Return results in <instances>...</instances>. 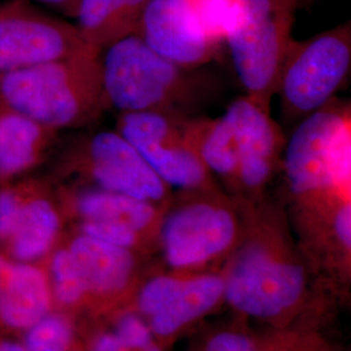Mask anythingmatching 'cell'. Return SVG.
<instances>
[{"mask_svg":"<svg viewBox=\"0 0 351 351\" xmlns=\"http://www.w3.org/2000/svg\"><path fill=\"white\" fill-rule=\"evenodd\" d=\"M280 172L301 206L350 199V103L333 98L300 121L285 142Z\"/></svg>","mask_w":351,"mask_h":351,"instance_id":"obj_3","label":"cell"},{"mask_svg":"<svg viewBox=\"0 0 351 351\" xmlns=\"http://www.w3.org/2000/svg\"><path fill=\"white\" fill-rule=\"evenodd\" d=\"M188 194L163 211L156 236L167 263L177 269L194 268L224 255L241 236L237 211L216 188Z\"/></svg>","mask_w":351,"mask_h":351,"instance_id":"obj_7","label":"cell"},{"mask_svg":"<svg viewBox=\"0 0 351 351\" xmlns=\"http://www.w3.org/2000/svg\"><path fill=\"white\" fill-rule=\"evenodd\" d=\"M101 71L107 104L119 113L193 116L211 91L210 82L197 69L164 59L137 34L103 49Z\"/></svg>","mask_w":351,"mask_h":351,"instance_id":"obj_2","label":"cell"},{"mask_svg":"<svg viewBox=\"0 0 351 351\" xmlns=\"http://www.w3.org/2000/svg\"><path fill=\"white\" fill-rule=\"evenodd\" d=\"M297 1H298V0H297Z\"/></svg>","mask_w":351,"mask_h":351,"instance_id":"obj_30","label":"cell"},{"mask_svg":"<svg viewBox=\"0 0 351 351\" xmlns=\"http://www.w3.org/2000/svg\"><path fill=\"white\" fill-rule=\"evenodd\" d=\"M50 294L45 275L32 265H10L0 285V316L8 326L29 328L46 317Z\"/></svg>","mask_w":351,"mask_h":351,"instance_id":"obj_19","label":"cell"},{"mask_svg":"<svg viewBox=\"0 0 351 351\" xmlns=\"http://www.w3.org/2000/svg\"><path fill=\"white\" fill-rule=\"evenodd\" d=\"M71 336V328L65 319L60 316L43 317L32 328L26 351H66Z\"/></svg>","mask_w":351,"mask_h":351,"instance_id":"obj_23","label":"cell"},{"mask_svg":"<svg viewBox=\"0 0 351 351\" xmlns=\"http://www.w3.org/2000/svg\"><path fill=\"white\" fill-rule=\"evenodd\" d=\"M350 65V24L307 40H293L277 82L284 120L298 124L332 101L346 81Z\"/></svg>","mask_w":351,"mask_h":351,"instance_id":"obj_6","label":"cell"},{"mask_svg":"<svg viewBox=\"0 0 351 351\" xmlns=\"http://www.w3.org/2000/svg\"><path fill=\"white\" fill-rule=\"evenodd\" d=\"M184 117L165 112L120 113L116 130L168 188L181 191L216 188L213 176L188 141Z\"/></svg>","mask_w":351,"mask_h":351,"instance_id":"obj_9","label":"cell"},{"mask_svg":"<svg viewBox=\"0 0 351 351\" xmlns=\"http://www.w3.org/2000/svg\"><path fill=\"white\" fill-rule=\"evenodd\" d=\"M297 0H234L226 45L245 95L271 111L278 75L293 43Z\"/></svg>","mask_w":351,"mask_h":351,"instance_id":"obj_4","label":"cell"},{"mask_svg":"<svg viewBox=\"0 0 351 351\" xmlns=\"http://www.w3.org/2000/svg\"><path fill=\"white\" fill-rule=\"evenodd\" d=\"M51 269L58 300L66 304L78 301L88 290L68 249L53 254Z\"/></svg>","mask_w":351,"mask_h":351,"instance_id":"obj_21","label":"cell"},{"mask_svg":"<svg viewBox=\"0 0 351 351\" xmlns=\"http://www.w3.org/2000/svg\"><path fill=\"white\" fill-rule=\"evenodd\" d=\"M91 351H162L155 341L150 345H138L119 337L114 332L104 333L95 339Z\"/></svg>","mask_w":351,"mask_h":351,"instance_id":"obj_25","label":"cell"},{"mask_svg":"<svg viewBox=\"0 0 351 351\" xmlns=\"http://www.w3.org/2000/svg\"><path fill=\"white\" fill-rule=\"evenodd\" d=\"M254 224L224 278V297L241 313L268 319L301 300L306 274L301 264L287 258L282 234L272 221L255 219Z\"/></svg>","mask_w":351,"mask_h":351,"instance_id":"obj_5","label":"cell"},{"mask_svg":"<svg viewBox=\"0 0 351 351\" xmlns=\"http://www.w3.org/2000/svg\"><path fill=\"white\" fill-rule=\"evenodd\" d=\"M224 116L232 126L237 147L234 190L252 201L280 172L287 138L271 111L246 95L232 101Z\"/></svg>","mask_w":351,"mask_h":351,"instance_id":"obj_11","label":"cell"},{"mask_svg":"<svg viewBox=\"0 0 351 351\" xmlns=\"http://www.w3.org/2000/svg\"><path fill=\"white\" fill-rule=\"evenodd\" d=\"M206 351H252V345L242 333L221 332L208 341Z\"/></svg>","mask_w":351,"mask_h":351,"instance_id":"obj_26","label":"cell"},{"mask_svg":"<svg viewBox=\"0 0 351 351\" xmlns=\"http://www.w3.org/2000/svg\"><path fill=\"white\" fill-rule=\"evenodd\" d=\"M8 268H10V264L7 263L5 259L0 255V285H1L3 280H4V277H5Z\"/></svg>","mask_w":351,"mask_h":351,"instance_id":"obj_29","label":"cell"},{"mask_svg":"<svg viewBox=\"0 0 351 351\" xmlns=\"http://www.w3.org/2000/svg\"><path fill=\"white\" fill-rule=\"evenodd\" d=\"M234 0H191L203 32L216 46L226 45V34Z\"/></svg>","mask_w":351,"mask_h":351,"instance_id":"obj_22","label":"cell"},{"mask_svg":"<svg viewBox=\"0 0 351 351\" xmlns=\"http://www.w3.org/2000/svg\"><path fill=\"white\" fill-rule=\"evenodd\" d=\"M88 50L97 49L75 24L42 12L27 0L0 4V75Z\"/></svg>","mask_w":351,"mask_h":351,"instance_id":"obj_10","label":"cell"},{"mask_svg":"<svg viewBox=\"0 0 351 351\" xmlns=\"http://www.w3.org/2000/svg\"><path fill=\"white\" fill-rule=\"evenodd\" d=\"M69 173L82 176L95 188L162 206L169 190L117 130H103L78 139L60 163Z\"/></svg>","mask_w":351,"mask_h":351,"instance_id":"obj_8","label":"cell"},{"mask_svg":"<svg viewBox=\"0 0 351 351\" xmlns=\"http://www.w3.org/2000/svg\"><path fill=\"white\" fill-rule=\"evenodd\" d=\"M184 129L190 145L207 171L234 190L237 177V147L226 116L217 119L185 116Z\"/></svg>","mask_w":351,"mask_h":351,"instance_id":"obj_20","label":"cell"},{"mask_svg":"<svg viewBox=\"0 0 351 351\" xmlns=\"http://www.w3.org/2000/svg\"><path fill=\"white\" fill-rule=\"evenodd\" d=\"M86 290L113 293L124 288L134 269L133 250L78 233L66 246Z\"/></svg>","mask_w":351,"mask_h":351,"instance_id":"obj_16","label":"cell"},{"mask_svg":"<svg viewBox=\"0 0 351 351\" xmlns=\"http://www.w3.org/2000/svg\"><path fill=\"white\" fill-rule=\"evenodd\" d=\"M150 0H80L75 26L88 46L101 51L121 38L136 34Z\"/></svg>","mask_w":351,"mask_h":351,"instance_id":"obj_18","label":"cell"},{"mask_svg":"<svg viewBox=\"0 0 351 351\" xmlns=\"http://www.w3.org/2000/svg\"><path fill=\"white\" fill-rule=\"evenodd\" d=\"M136 34L164 59L190 69L211 63L221 49L203 32L191 0H150Z\"/></svg>","mask_w":351,"mask_h":351,"instance_id":"obj_12","label":"cell"},{"mask_svg":"<svg viewBox=\"0 0 351 351\" xmlns=\"http://www.w3.org/2000/svg\"><path fill=\"white\" fill-rule=\"evenodd\" d=\"M60 228L62 217L52 201L23 188L19 213L5 243L17 259L36 261L50 251Z\"/></svg>","mask_w":351,"mask_h":351,"instance_id":"obj_17","label":"cell"},{"mask_svg":"<svg viewBox=\"0 0 351 351\" xmlns=\"http://www.w3.org/2000/svg\"><path fill=\"white\" fill-rule=\"evenodd\" d=\"M221 297H224L223 277L159 276L141 290L138 306L149 319L152 333L167 337L211 311Z\"/></svg>","mask_w":351,"mask_h":351,"instance_id":"obj_13","label":"cell"},{"mask_svg":"<svg viewBox=\"0 0 351 351\" xmlns=\"http://www.w3.org/2000/svg\"><path fill=\"white\" fill-rule=\"evenodd\" d=\"M72 207L82 221L130 228L145 237L158 236L160 206L103 189H82L72 194Z\"/></svg>","mask_w":351,"mask_h":351,"instance_id":"obj_14","label":"cell"},{"mask_svg":"<svg viewBox=\"0 0 351 351\" xmlns=\"http://www.w3.org/2000/svg\"><path fill=\"white\" fill-rule=\"evenodd\" d=\"M0 106L55 132L88 125L110 110L101 84V51L0 75Z\"/></svg>","mask_w":351,"mask_h":351,"instance_id":"obj_1","label":"cell"},{"mask_svg":"<svg viewBox=\"0 0 351 351\" xmlns=\"http://www.w3.org/2000/svg\"><path fill=\"white\" fill-rule=\"evenodd\" d=\"M34 1L75 17V10L80 0H34Z\"/></svg>","mask_w":351,"mask_h":351,"instance_id":"obj_27","label":"cell"},{"mask_svg":"<svg viewBox=\"0 0 351 351\" xmlns=\"http://www.w3.org/2000/svg\"><path fill=\"white\" fill-rule=\"evenodd\" d=\"M80 233L130 250H133L145 239H147V237L130 228L94 221H82L80 224Z\"/></svg>","mask_w":351,"mask_h":351,"instance_id":"obj_24","label":"cell"},{"mask_svg":"<svg viewBox=\"0 0 351 351\" xmlns=\"http://www.w3.org/2000/svg\"><path fill=\"white\" fill-rule=\"evenodd\" d=\"M0 351H25L20 345L13 342H3L0 345Z\"/></svg>","mask_w":351,"mask_h":351,"instance_id":"obj_28","label":"cell"},{"mask_svg":"<svg viewBox=\"0 0 351 351\" xmlns=\"http://www.w3.org/2000/svg\"><path fill=\"white\" fill-rule=\"evenodd\" d=\"M56 136L58 132L0 106V182L42 163Z\"/></svg>","mask_w":351,"mask_h":351,"instance_id":"obj_15","label":"cell"}]
</instances>
